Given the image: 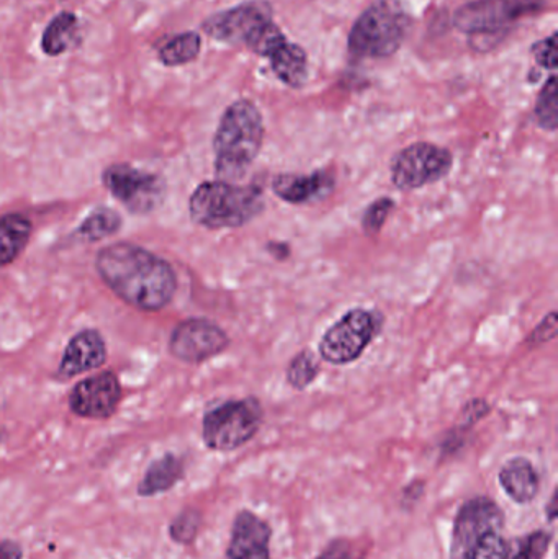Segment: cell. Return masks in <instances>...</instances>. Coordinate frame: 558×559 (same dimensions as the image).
I'll return each mask as SVG.
<instances>
[{
	"label": "cell",
	"instance_id": "obj_25",
	"mask_svg": "<svg viewBox=\"0 0 558 559\" xmlns=\"http://www.w3.org/2000/svg\"><path fill=\"white\" fill-rule=\"evenodd\" d=\"M534 117H536L537 124L543 130L557 131L558 128V84L557 75L553 74L547 79L544 84L543 91L539 92V97L536 100V108H534Z\"/></svg>",
	"mask_w": 558,
	"mask_h": 559
},
{
	"label": "cell",
	"instance_id": "obj_33",
	"mask_svg": "<svg viewBox=\"0 0 558 559\" xmlns=\"http://www.w3.org/2000/svg\"><path fill=\"white\" fill-rule=\"evenodd\" d=\"M425 481L418 479V481H412L402 492V504L403 508H413L419 499L425 495Z\"/></svg>",
	"mask_w": 558,
	"mask_h": 559
},
{
	"label": "cell",
	"instance_id": "obj_17",
	"mask_svg": "<svg viewBox=\"0 0 558 559\" xmlns=\"http://www.w3.org/2000/svg\"><path fill=\"white\" fill-rule=\"evenodd\" d=\"M498 481L508 498L517 504H531L539 495V473L526 456L508 460L498 473Z\"/></svg>",
	"mask_w": 558,
	"mask_h": 559
},
{
	"label": "cell",
	"instance_id": "obj_30",
	"mask_svg": "<svg viewBox=\"0 0 558 559\" xmlns=\"http://www.w3.org/2000/svg\"><path fill=\"white\" fill-rule=\"evenodd\" d=\"M314 559H363V551L349 538H334Z\"/></svg>",
	"mask_w": 558,
	"mask_h": 559
},
{
	"label": "cell",
	"instance_id": "obj_32",
	"mask_svg": "<svg viewBox=\"0 0 558 559\" xmlns=\"http://www.w3.org/2000/svg\"><path fill=\"white\" fill-rule=\"evenodd\" d=\"M490 413L491 406L487 401L480 400V397H474V400L468 401V403L462 407L461 419L462 423L467 424V426L474 427L475 424L490 416Z\"/></svg>",
	"mask_w": 558,
	"mask_h": 559
},
{
	"label": "cell",
	"instance_id": "obj_7",
	"mask_svg": "<svg viewBox=\"0 0 558 559\" xmlns=\"http://www.w3.org/2000/svg\"><path fill=\"white\" fill-rule=\"evenodd\" d=\"M383 328L385 314L379 309H349L321 337L318 345L320 360L334 367L354 364L379 337Z\"/></svg>",
	"mask_w": 558,
	"mask_h": 559
},
{
	"label": "cell",
	"instance_id": "obj_15",
	"mask_svg": "<svg viewBox=\"0 0 558 559\" xmlns=\"http://www.w3.org/2000/svg\"><path fill=\"white\" fill-rule=\"evenodd\" d=\"M272 527L248 509L236 514L226 559H274L271 555Z\"/></svg>",
	"mask_w": 558,
	"mask_h": 559
},
{
	"label": "cell",
	"instance_id": "obj_18",
	"mask_svg": "<svg viewBox=\"0 0 558 559\" xmlns=\"http://www.w3.org/2000/svg\"><path fill=\"white\" fill-rule=\"evenodd\" d=\"M272 72L292 88H301L308 81V55L300 45L285 39L269 55Z\"/></svg>",
	"mask_w": 558,
	"mask_h": 559
},
{
	"label": "cell",
	"instance_id": "obj_24",
	"mask_svg": "<svg viewBox=\"0 0 558 559\" xmlns=\"http://www.w3.org/2000/svg\"><path fill=\"white\" fill-rule=\"evenodd\" d=\"M321 373L320 358L310 350V348H304L298 352L290 364L287 367V383L290 384L294 390L305 391L308 386L314 383Z\"/></svg>",
	"mask_w": 558,
	"mask_h": 559
},
{
	"label": "cell",
	"instance_id": "obj_28",
	"mask_svg": "<svg viewBox=\"0 0 558 559\" xmlns=\"http://www.w3.org/2000/svg\"><path fill=\"white\" fill-rule=\"evenodd\" d=\"M395 210V202L390 197H380L373 200L363 215V229L369 238H377L382 233L387 219Z\"/></svg>",
	"mask_w": 558,
	"mask_h": 559
},
{
	"label": "cell",
	"instance_id": "obj_2",
	"mask_svg": "<svg viewBox=\"0 0 558 559\" xmlns=\"http://www.w3.org/2000/svg\"><path fill=\"white\" fill-rule=\"evenodd\" d=\"M264 118L248 98L233 102L213 136V169L218 180L238 183L251 170L264 144Z\"/></svg>",
	"mask_w": 558,
	"mask_h": 559
},
{
	"label": "cell",
	"instance_id": "obj_3",
	"mask_svg": "<svg viewBox=\"0 0 558 559\" xmlns=\"http://www.w3.org/2000/svg\"><path fill=\"white\" fill-rule=\"evenodd\" d=\"M264 210V190L256 183L206 180L197 186L189 200L190 219L210 231L245 228Z\"/></svg>",
	"mask_w": 558,
	"mask_h": 559
},
{
	"label": "cell",
	"instance_id": "obj_21",
	"mask_svg": "<svg viewBox=\"0 0 558 559\" xmlns=\"http://www.w3.org/2000/svg\"><path fill=\"white\" fill-rule=\"evenodd\" d=\"M79 41H81L79 16L68 10H62L58 15L52 16L46 25L41 36V49L46 56L56 58V56L74 49Z\"/></svg>",
	"mask_w": 558,
	"mask_h": 559
},
{
	"label": "cell",
	"instance_id": "obj_10",
	"mask_svg": "<svg viewBox=\"0 0 558 559\" xmlns=\"http://www.w3.org/2000/svg\"><path fill=\"white\" fill-rule=\"evenodd\" d=\"M544 7L546 0H472L455 10L454 26L471 36L498 35Z\"/></svg>",
	"mask_w": 558,
	"mask_h": 559
},
{
	"label": "cell",
	"instance_id": "obj_16",
	"mask_svg": "<svg viewBox=\"0 0 558 559\" xmlns=\"http://www.w3.org/2000/svg\"><path fill=\"white\" fill-rule=\"evenodd\" d=\"M272 192L282 202L288 205H310L321 202L333 193L336 187V177L324 169L313 170L310 174H277L272 179Z\"/></svg>",
	"mask_w": 558,
	"mask_h": 559
},
{
	"label": "cell",
	"instance_id": "obj_22",
	"mask_svg": "<svg viewBox=\"0 0 558 559\" xmlns=\"http://www.w3.org/2000/svg\"><path fill=\"white\" fill-rule=\"evenodd\" d=\"M123 225V219L115 210L98 206L85 216L84 222L75 229V238L84 242H98L117 235Z\"/></svg>",
	"mask_w": 558,
	"mask_h": 559
},
{
	"label": "cell",
	"instance_id": "obj_19",
	"mask_svg": "<svg viewBox=\"0 0 558 559\" xmlns=\"http://www.w3.org/2000/svg\"><path fill=\"white\" fill-rule=\"evenodd\" d=\"M183 473H186L183 460L174 453H166L147 466L146 473L138 486V495L151 498V496L169 491L183 478Z\"/></svg>",
	"mask_w": 558,
	"mask_h": 559
},
{
	"label": "cell",
	"instance_id": "obj_11",
	"mask_svg": "<svg viewBox=\"0 0 558 559\" xmlns=\"http://www.w3.org/2000/svg\"><path fill=\"white\" fill-rule=\"evenodd\" d=\"M274 22L271 3L249 0L203 20L202 29L215 41L251 48L252 43Z\"/></svg>",
	"mask_w": 558,
	"mask_h": 559
},
{
	"label": "cell",
	"instance_id": "obj_20",
	"mask_svg": "<svg viewBox=\"0 0 558 559\" xmlns=\"http://www.w3.org/2000/svg\"><path fill=\"white\" fill-rule=\"evenodd\" d=\"M33 225L22 213L0 216V269L13 264L22 255L32 238Z\"/></svg>",
	"mask_w": 558,
	"mask_h": 559
},
{
	"label": "cell",
	"instance_id": "obj_1",
	"mask_svg": "<svg viewBox=\"0 0 558 559\" xmlns=\"http://www.w3.org/2000/svg\"><path fill=\"white\" fill-rule=\"evenodd\" d=\"M95 271L117 298L138 311L167 308L179 286L170 262L133 242L102 248L95 258Z\"/></svg>",
	"mask_w": 558,
	"mask_h": 559
},
{
	"label": "cell",
	"instance_id": "obj_26",
	"mask_svg": "<svg viewBox=\"0 0 558 559\" xmlns=\"http://www.w3.org/2000/svg\"><path fill=\"white\" fill-rule=\"evenodd\" d=\"M553 542L554 535L550 532H531L526 537L517 542L518 547L513 548L508 559H544L549 554Z\"/></svg>",
	"mask_w": 558,
	"mask_h": 559
},
{
	"label": "cell",
	"instance_id": "obj_9",
	"mask_svg": "<svg viewBox=\"0 0 558 559\" xmlns=\"http://www.w3.org/2000/svg\"><path fill=\"white\" fill-rule=\"evenodd\" d=\"M102 183L131 215H151L166 197V180L159 174L117 163L102 173Z\"/></svg>",
	"mask_w": 558,
	"mask_h": 559
},
{
	"label": "cell",
	"instance_id": "obj_12",
	"mask_svg": "<svg viewBox=\"0 0 558 559\" xmlns=\"http://www.w3.org/2000/svg\"><path fill=\"white\" fill-rule=\"evenodd\" d=\"M229 344L222 325L206 318H189L170 332L169 354L183 364L200 365L228 350Z\"/></svg>",
	"mask_w": 558,
	"mask_h": 559
},
{
	"label": "cell",
	"instance_id": "obj_27",
	"mask_svg": "<svg viewBox=\"0 0 558 559\" xmlns=\"http://www.w3.org/2000/svg\"><path fill=\"white\" fill-rule=\"evenodd\" d=\"M200 527H202V514L197 509H183L170 522L169 535L176 544L190 545L195 542Z\"/></svg>",
	"mask_w": 558,
	"mask_h": 559
},
{
	"label": "cell",
	"instance_id": "obj_13",
	"mask_svg": "<svg viewBox=\"0 0 558 559\" xmlns=\"http://www.w3.org/2000/svg\"><path fill=\"white\" fill-rule=\"evenodd\" d=\"M121 384L115 371H102L79 381L69 393V409L82 419L105 420L117 413Z\"/></svg>",
	"mask_w": 558,
	"mask_h": 559
},
{
	"label": "cell",
	"instance_id": "obj_23",
	"mask_svg": "<svg viewBox=\"0 0 558 559\" xmlns=\"http://www.w3.org/2000/svg\"><path fill=\"white\" fill-rule=\"evenodd\" d=\"M200 49H202V36L197 32H183L166 39L159 46L157 56L167 68H177V66L195 61L199 58Z\"/></svg>",
	"mask_w": 558,
	"mask_h": 559
},
{
	"label": "cell",
	"instance_id": "obj_5",
	"mask_svg": "<svg viewBox=\"0 0 558 559\" xmlns=\"http://www.w3.org/2000/svg\"><path fill=\"white\" fill-rule=\"evenodd\" d=\"M507 518L487 502L459 509L452 528L451 559H508L513 544L503 537Z\"/></svg>",
	"mask_w": 558,
	"mask_h": 559
},
{
	"label": "cell",
	"instance_id": "obj_8",
	"mask_svg": "<svg viewBox=\"0 0 558 559\" xmlns=\"http://www.w3.org/2000/svg\"><path fill=\"white\" fill-rule=\"evenodd\" d=\"M454 167V154L439 144L419 141L403 147L390 163L395 189L402 192L425 189L441 182Z\"/></svg>",
	"mask_w": 558,
	"mask_h": 559
},
{
	"label": "cell",
	"instance_id": "obj_29",
	"mask_svg": "<svg viewBox=\"0 0 558 559\" xmlns=\"http://www.w3.org/2000/svg\"><path fill=\"white\" fill-rule=\"evenodd\" d=\"M534 59L541 68L546 71H556L557 69V33L541 39L531 48Z\"/></svg>",
	"mask_w": 558,
	"mask_h": 559
},
{
	"label": "cell",
	"instance_id": "obj_6",
	"mask_svg": "<svg viewBox=\"0 0 558 559\" xmlns=\"http://www.w3.org/2000/svg\"><path fill=\"white\" fill-rule=\"evenodd\" d=\"M262 423L264 407L254 396L225 401L203 416V443L213 452H235L258 436Z\"/></svg>",
	"mask_w": 558,
	"mask_h": 559
},
{
	"label": "cell",
	"instance_id": "obj_36",
	"mask_svg": "<svg viewBox=\"0 0 558 559\" xmlns=\"http://www.w3.org/2000/svg\"><path fill=\"white\" fill-rule=\"evenodd\" d=\"M0 442H2V436H0Z\"/></svg>",
	"mask_w": 558,
	"mask_h": 559
},
{
	"label": "cell",
	"instance_id": "obj_31",
	"mask_svg": "<svg viewBox=\"0 0 558 559\" xmlns=\"http://www.w3.org/2000/svg\"><path fill=\"white\" fill-rule=\"evenodd\" d=\"M557 312L550 311L549 314L531 331V334L527 335V345L537 347V345L554 341V338L557 337Z\"/></svg>",
	"mask_w": 558,
	"mask_h": 559
},
{
	"label": "cell",
	"instance_id": "obj_14",
	"mask_svg": "<svg viewBox=\"0 0 558 559\" xmlns=\"http://www.w3.org/2000/svg\"><path fill=\"white\" fill-rule=\"evenodd\" d=\"M107 342L97 329H82L69 338L55 378L68 381L97 370L107 361Z\"/></svg>",
	"mask_w": 558,
	"mask_h": 559
},
{
	"label": "cell",
	"instance_id": "obj_4",
	"mask_svg": "<svg viewBox=\"0 0 558 559\" xmlns=\"http://www.w3.org/2000/svg\"><path fill=\"white\" fill-rule=\"evenodd\" d=\"M412 23V15L399 0H377L354 22L347 51L356 59L390 58L408 38Z\"/></svg>",
	"mask_w": 558,
	"mask_h": 559
},
{
	"label": "cell",
	"instance_id": "obj_35",
	"mask_svg": "<svg viewBox=\"0 0 558 559\" xmlns=\"http://www.w3.org/2000/svg\"><path fill=\"white\" fill-rule=\"evenodd\" d=\"M557 489H554L553 496H550L549 504L546 506V518L549 519L550 524L557 519L558 506H557Z\"/></svg>",
	"mask_w": 558,
	"mask_h": 559
},
{
	"label": "cell",
	"instance_id": "obj_34",
	"mask_svg": "<svg viewBox=\"0 0 558 559\" xmlns=\"http://www.w3.org/2000/svg\"><path fill=\"white\" fill-rule=\"evenodd\" d=\"M23 550L16 542L0 538V559H22Z\"/></svg>",
	"mask_w": 558,
	"mask_h": 559
}]
</instances>
